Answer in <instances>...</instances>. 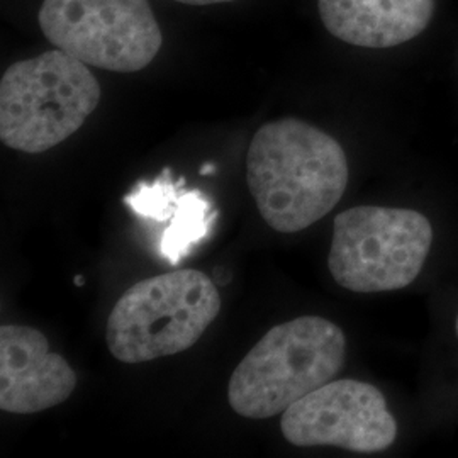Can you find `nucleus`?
Instances as JSON below:
<instances>
[{
	"label": "nucleus",
	"mask_w": 458,
	"mask_h": 458,
	"mask_svg": "<svg viewBox=\"0 0 458 458\" xmlns=\"http://www.w3.org/2000/svg\"><path fill=\"white\" fill-rule=\"evenodd\" d=\"M73 282L79 285V287H82L83 284H85V280H83L82 276H75L73 278Z\"/></svg>",
	"instance_id": "nucleus-14"
},
{
	"label": "nucleus",
	"mask_w": 458,
	"mask_h": 458,
	"mask_svg": "<svg viewBox=\"0 0 458 458\" xmlns=\"http://www.w3.org/2000/svg\"><path fill=\"white\" fill-rule=\"evenodd\" d=\"M455 331H457V336H458V316H457V323H455Z\"/></svg>",
	"instance_id": "nucleus-15"
},
{
	"label": "nucleus",
	"mask_w": 458,
	"mask_h": 458,
	"mask_svg": "<svg viewBox=\"0 0 458 458\" xmlns=\"http://www.w3.org/2000/svg\"><path fill=\"white\" fill-rule=\"evenodd\" d=\"M246 181L270 228L299 233L340 202L348 185V160L333 136L285 117L255 132L246 157Z\"/></svg>",
	"instance_id": "nucleus-1"
},
{
	"label": "nucleus",
	"mask_w": 458,
	"mask_h": 458,
	"mask_svg": "<svg viewBox=\"0 0 458 458\" xmlns=\"http://www.w3.org/2000/svg\"><path fill=\"white\" fill-rule=\"evenodd\" d=\"M77 387L70 363L30 327H0V410L33 414L60 406Z\"/></svg>",
	"instance_id": "nucleus-8"
},
{
	"label": "nucleus",
	"mask_w": 458,
	"mask_h": 458,
	"mask_svg": "<svg viewBox=\"0 0 458 458\" xmlns=\"http://www.w3.org/2000/svg\"><path fill=\"white\" fill-rule=\"evenodd\" d=\"M214 172H216L214 164L202 165V168H200V175H209V174H214Z\"/></svg>",
	"instance_id": "nucleus-13"
},
{
	"label": "nucleus",
	"mask_w": 458,
	"mask_h": 458,
	"mask_svg": "<svg viewBox=\"0 0 458 458\" xmlns=\"http://www.w3.org/2000/svg\"><path fill=\"white\" fill-rule=\"evenodd\" d=\"M216 217L217 211H213L211 202L199 191H183L177 211L162 234L160 255L172 265H177L192 246L209 234Z\"/></svg>",
	"instance_id": "nucleus-10"
},
{
	"label": "nucleus",
	"mask_w": 458,
	"mask_h": 458,
	"mask_svg": "<svg viewBox=\"0 0 458 458\" xmlns=\"http://www.w3.org/2000/svg\"><path fill=\"white\" fill-rule=\"evenodd\" d=\"M100 96L89 65L62 49L17 62L0 82V140L22 153L48 151L82 128Z\"/></svg>",
	"instance_id": "nucleus-3"
},
{
	"label": "nucleus",
	"mask_w": 458,
	"mask_h": 458,
	"mask_svg": "<svg viewBox=\"0 0 458 458\" xmlns=\"http://www.w3.org/2000/svg\"><path fill=\"white\" fill-rule=\"evenodd\" d=\"M183 177L179 181H174L172 168H164V172L155 179V182L136 183L131 194L124 197V202L132 213L138 214L140 217L160 225H168L177 211L179 197L183 192Z\"/></svg>",
	"instance_id": "nucleus-11"
},
{
	"label": "nucleus",
	"mask_w": 458,
	"mask_h": 458,
	"mask_svg": "<svg viewBox=\"0 0 458 458\" xmlns=\"http://www.w3.org/2000/svg\"><path fill=\"white\" fill-rule=\"evenodd\" d=\"M431 243L433 228L423 214L359 206L335 217L327 267L352 293L397 291L420 276Z\"/></svg>",
	"instance_id": "nucleus-5"
},
{
	"label": "nucleus",
	"mask_w": 458,
	"mask_h": 458,
	"mask_svg": "<svg viewBox=\"0 0 458 458\" xmlns=\"http://www.w3.org/2000/svg\"><path fill=\"white\" fill-rule=\"evenodd\" d=\"M219 311V291L199 270L145 278L115 302L106 342L115 360L124 363L170 357L194 346Z\"/></svg>",
	"instance_id": "nucleus-4"
},
{
	"label": "nucleus",
	"mask_w": 458,
	"mask_h": 458,
	"mask_svg": "<svg viewBox=\"0 0 458 458\" xmlns=\"http://www.w3.org/2000/svg\"><path fill=\"white\" fill-rule=\"evenodd\" d=\"M280 429L295 446H338L374 454L393 445L397 423L372 384L331 380L282 412Z\"/></svg>",
	"instance_id": "nucleus-7"
},
{
	"label": "nucleus",
	"mask_w": 458,
	"mask_h": 458,
	"mask_svg": "<svg viewBox=\"0 0 458 458\" xmlns=\"http://www.w3.org/2000/svg\"><path fill=\"white\" fill-rule=\"evenodd\" d=\"M342 327L319 316H301L265 333L229 378L233 411L250 420L277 416L319 389L344 367Z\"/></svg>",
	"instance_id": "nucleus-2"
},
{
	"label": "nucleus",
	"mask_w": 458,
	"mask_h": 458,
	"mask_svg": "<svg viewBox=\"0 0 458 458\" xmlns=\"http://www.w3.org/2000/svg\"><path fill=\"white\" fill-rule=\"evenodd\" d=\"M187 5H211V4H225V2H233V0H175Z\"/></svg>",
	"instance_id": "nucleus-12"
},
{
	"label": "nucleus",
	"mask_w": 458,
	"mask_h": 458,
	"mask_svg": "<svg viewBox=\"0 0 458 458\" xmlns=\"http://www.w3.org/2000/svg\"><path fill=\"white\" fill-rule=\"evenodd\" d=\"M38 22L56 48L117 73L147 68L164 43L148 0H45Z\"/></svg>",
	"instance_id": "nucleus-6"
},
{
	"label": "nucleus",
	"mask_w": 458,
	"mask_h": 458,
	"mask_svg": "<svg viewBox=\"0 0 458 458\" xmlns=\"http://www.w3.org/2000/svg\"><path fill=\"white\" fill-rule=\"evenodd\" d=\"M329 33L361 48H393L425 31L435 0H318Z\"/></svg>",
	"instance_id": "nucleus-9"
}]
</instances>
